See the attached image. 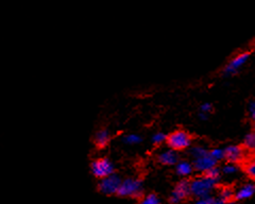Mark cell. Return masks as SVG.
Wrapping results in <instances>:
<instances>
[{
    "label": "cell",
    "instance_id": "obj_1",
    "mask_svg": "<svg viewBox=\"0 0 255 204\" xmlns=\"http://www.w3.org/2000/svg\"><path fill=\"white\" fill-rule=\"evenodd\" d=\"M190 181V194L197 199L211 196V193L219 186V181L213 180L204 175L194 178Z\"/></svg>",
    "mask_w": 255,
    "mask_h": 204
},
{
    "label": "cell",
    "instance_id": "obj_2",
    "mask_svg": "<svg viewBox=\"0 0 255 204\" xmlns=\"http://www.w3.org/2000/svg\"><path fill=\"white\" fill-rule=\"evenodd\" d=\"M193 135L185 130H175L167 135L166 144L173 151H184L193 144Z\"/></svg>",
    "mask_w": 255,
    "mask_h": 204
},
{
    "label": "cell",
    "instance_id": "obj_3",
    "mask_svg": "<svg viewBox=\"0 0 255 204\" xmlns=\"http://www.w3.org/2000/svg\"><path fill=\"white\" fill-rule=\"evenodd\" d=\"M119 197H129V198H141L143 196V185L139 179L129 178L123 180L117 194Z\"/></svg>",
    "mask_w": 255,
    "mask_h": 204
},
{
    "label": "cell",
    "instance_id": "obj_4",
    "mask_svg": "<svg viewBox=\"0 0 255 204\" xmlns=\"http://www.w3.org/2000/svg\"><path fill=\"white\" fill-rule=\"evenodd\" d=\"M223 151H225V161L229 164L236 165V166H241L251 155V153L247 151L242 144L228 146L223 149Z\"/></svg>",
    "mask_w": 255,
    "mask_h": 204
},
{
    "label": "cell",
    "instance_id": "obj_5",
    "mask_svg": "<svg viewBox=\"0 0 255 204\" xmlns=\"http://www.w3.org/2000/svg\"><path fill=\"white\" fill-rule=\"evenodd\" d=\"M190 196V181L187 179H183L175 184L169 197V202L171 204H178L187 200Z\"/></svg>",
    "mask_w": 255,
    "mask_h": 204
},
{
    "label": "cell",
    "instance_id": "obj_6",
    "mask_svg": "<svg viewBox=\"0 0 255 204\" xmlns=\"http://www.w3.org/2000/svg\"><path fill=\"white\" fill-rule=\"evenodd\" d=\"M122 182L123 180L121 179V177L113 174L100 180L98 183V191L106 196L117 195Z\"/></svg>",
    "mask_w": 255,
    "mask_h": 204
},
{
    "label": "cell",
    "instance_id": "obj_7",
    "mask_svg": "<svg viewBox=\"0 0 255 204\" xmlns=\"http://www.w3.org/2000/svg\"><path fill=\"white\" fill-rule=\"evenodd\" d=\"M252 54V50H246L243 52L237 53L234 58L231 59L229 61L228 64L223 68V74L227 76H232L236 73H238V70L241 69L246 63L248 61Z\"/></svg>",
    "mask_w": 255,
    "mask_h": 204
},
{
    "label": "cell",
    "instance_id": "obj_8",
    "mask_svg": "<svg viewBox=\"0 0 255 204\" xmlns=\"http://www.w3.org/2000/svg\"><path fill=\"white\" fill-rule=\"evenodd\" d=\"M92 174L98 179H105L114 174V165L109 159L102 158L95 160L91 165Z\"/></svg>",
    "mask_w": 255,
    "mask_h": 204
},
{
    "label": "cell",
    "instance_id": "obj_9",
    "mask_svg": "<svg viewBox=\"0 0 255 204\" xmlns=\"http://www.w3.org/2000/svg\"><path fill=\"white\" fill-rule=\"evenodd\" d=\"M191 163L194 165L195 170L198 172H201V175H204L205 172L211 170L212 168L218 166V162L213 159V156L210 154V152L201 156V158L195 159Z\"/></svg>",
    "mask_w": 255,
    "mask_h": 204
},
{
    "label": "cell",
    "instance_id": "obj_10",
    "mask_svg": "<svg viewBox=\"0 0 255 204\" xmlns=\"http://www.w3.org/2000/svg\"><path fill=\"white\" fill-rule=\"evenodd\" d=\"M157 161L165 166H171V165H177L180 161L179 154L177 151H173L171 149H167L165 151H162L157 155Z\"/></svg>",
    "mask_w": 255,
    "mask_h": 204
},
{
    "label": "cell",
    "instance_id": "obj_11",
    "mask_svg": "<svg viewBox=\"0 0 255 204\" xmlns=\"http://www.w3.org/2000/svg\"><path fill=\"white\" fill-rule=\"evenodd\" d=\"M254 194H255V185L252 183H247L235 191L234 202H241V201L249 199Z\"/></svg>",
    "mask_w": 255,
    "mask_h": 204
},
{
    "label": "cell",
    "instance_id": "obj_12",
    "mask_svg": "<svg viewBox=\"0 0 255 204\" xmlns=\"http://www.w3.org/2000/svg\"><path fill=\"white\" fill-rule=\"evenodd\" d=\"M239 167L251 181L255 182V154H251Z\"/></svg>",
    "mask_w": 255,
    "mask_h": 204
},
{
    "label": "cell",
    "instance_id": "obj_13",
    "mask_svg": "<svg viewBox=\"0 0 255 204\" xmlns=\"http://www.w3.org/2000/svg\"><path fill=\"white\" fill-rule=\"evenodd\" d=\"M175 171L181 177H188L195 171L193 163L188 161H179V163L175 165Z\"/></svg>",
    "mask_w": 255,
    "mask_h": 204
},
{
    "label": "cell",
    "instance_id": "obj_14",
    "mask_svg": "<svg viewBox=\"0 0 255 204\" xmlns=\"http://www.w3.org/2000/svg\"><path fill=\"white\" fill-rule=\"evenodd\" d=\"M244 148L251 154H255V129L251 130L243 140Z\"/></svg>",
    "mask_w": 255,
    "mask_h": 204
},
{
    "label": "cell",
    "instance_id": "obj_15",
    "mask_svg": "<svg viewBox=\"0 0 255 204\" xmlns=\"http://www.w3.org/2000/svg\"><path fill=\"white\" fill-rule=\"evenodd\" d=\"M110 133L108 130H100L95 134V138L94 142L96 144V146L99 148H103L106 147L109 142H110Z\"/></svg>",
    "mask_w": 255,
    "mask_h": 204
},
{
    "label": "cell",
    "instance_id": "obj_16",
    "mask_svg": "<svg viewBox=\"0 0 255 204\" xmlns=\"http://www.w3.org/2000/svg\"><path fill=\"white\" fill-rule=\"evenodd\" d=\"M234 195H235V191L230 186H222L219 188L218 197L225 201L227 204L234 202Z\"/></svg>",
    "mask_w": 255,
    "mask_h": 204
},
{
    "label": "cell",
    "instance_id": "obj_17",
    "mask_svg": "<svg viewBox=\"0 0 255 204\" xmlns=\"http://www.w3.org/2000/svg\"><path fill=\"white\" fill-rule=\"evenodd\" d=\"M139 204H161V200H159L156 194H148L142 196Z\"/></svg>",
    "mask_w": 255,
    "mask_h": 204
},
{
    "label": "cell",
    "instance_id": "obj_18",
    "mask_svg": "<svg viewBox=\"0 0 255 204\" xmlns=\"http://www.w3.org/2000/svg\"><path fill=\"white\" fill-rule=\"evenodd\" d=\"M209 152H210V150H207V149H205L204 147H201V146H195L190 149V154L194 158V160L198 159V158H201V156L205 155Z\"/></svg>",
    "mask_w": 255,
    "mask_h": 204
},
{
    "label": "cell",
    "instance_id": "obj_19",
    "mask_svg": "<svg viewBox=\"0 0 255 204\" xmlns=\"http://www.w3.org/2000/svg\"><path fill=\"white\" fill-rule=\"evenodd\" d=\"M123 140L127 145H136L141 142V137L137 134H128L124 136Z\"/></svg>",
    "mask_w": 255,
    "mask_h": 204
},
{
    "label": "cell",
    "instance_id": "obj_20",
    "mask_svg": "<svg viewBox=\"0 0 255 204\" xmlns=\"http://www.w3.org/2000/svg\"><path fill=\"white\" fill-rule=\"evenodd\" d=\"M210 154L213 156V159H215L217 162L225 160V151H223V149L214 148L212 150H210Z\"/></svg>",
    "mask_w": 255,
    "mask_h": 204
},
{
    "label": "cell",
    "instance_id": "obj_21",
    "mask_svg": "<svg viewBox=\"0 0 255 204\" xmlns=\"http://www.w3.org/2000/svg\"><path fill=\"white\" fill-rule=\"evenodd\" d=\"M220 175H221V169L218 166L212 168L211 170H209V171L205 172V174H204V176L209 177V178H211L213 180H217V181H219Z\"/></svg>",
    "mask_w": 255,
    "mask_h": 204
},
{
    "label": "cell",
    "instance_id": "obj_22",
    "mask_svg": "<svg viewBox=\"0 0 255 204\" xmlns=\"http://www.w3.org/2000/svg\"><path fill=\"white\" fill-rule=\"evenodd\" d=\"M166 138H167V134H165L163 132H157L152 136V142L155 145H161L164 142H166Z\"/></svg>",
    "mask_w": 255,
    "mask_h": 204
},
{
    "label": "cell",
    "instance_id": "obj_23",
    "mask_svg": "<svg viewBox=\"0 0 255 204\" xmlns=\"http://www.w3.org/2000/svg\"><path fill=\"white\" fill-rule=\"evenodd\" d=\"M236 171H237V166H236V165L229 164V163H227L225 166L221 168V172H222V174H225V175H232V174H234V172H236Z\"/></svg>",
    "mask_w": 255,
    "mask_h": 204
},
{
    "label": "cell",
    "instance_id": "obj_24",
    "mask_svg": "<svg viewBox=\"0 0 255 204\" xmlns=\"http://www.w3.org/2000/svg\"><path fill=\"white\" fill-rule=\"evenodd\" d=\"M215 203V197L213 196H206V197L202 198H198L195 204H214Z\"/></svg>",
    "mask_w": 255,
    "mask_h": 204
},
{
    "label": "cell",
    "instance_id": "obj_25",
    "mask_svg": "<svg viewBox=\"0 0 255 204\" xmlns=\"http://www.w3.org/2000/svg\"><path fill=\"white\" fill-rule=\"evenodd\" d=\"M212 111H213V105L211 103H207V102L203 103L200 107V113L204 114V115H207L209 113H211Z\"/></svg>",
    "mask_w": 255,
    "mask_h": 204
},
{
    "label": "cell",
    "instance_id": "obj_26",
    "mask_svg": "<svg viewBox=\"0 0 255 204\" xmlns=\"http://www.w3.org/2000/svg\"><path fill=\"white\" fill-rule=\"evenodd\" d=\"M248 114H249L250 120H251L253 123H255V101H253V102H251V103H250Z\"/></svg>",
    "mask_w": 255,
    "mask_h": 204
},
{
    "label": "cell",
    "instance_id": "obj_27",
    "mask_svg": "<svg viewBox=\"0 0 255 204\" xmlns=\"http://www.w3.org/2000/svg\"><path fill=\"white\" fill-rule=\"evenodd\" d=\"M229 204H242V203H238V202H232V203H229Z\"/></svg>",
    "mask_w": 255,
    "mask_h": 204
}]
</instances>
